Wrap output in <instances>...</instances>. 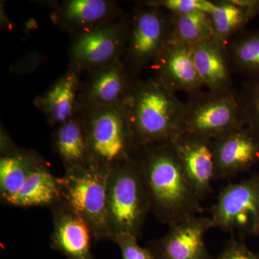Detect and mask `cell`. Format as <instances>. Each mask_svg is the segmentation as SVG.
<instances>
[{"instance_id":"6da1fadb","label":"cell","mask_w":259,"mask_h":259,"mask_svg":"<svg viewBox=\"0 0 259 259\" xmlns=\"http://www.w3.org/2000/svg\"><path fill=\"white\" fill-rule=\"evenodd\" d=\"M136 160L151 212L162 223L170 226L202 212L200 199L186 178L171 141L139 148Z\"/></svg>"},{"instance_id":"7a4b0ae2","label":"cell","mask_w":259,"mask_h":259,"mask_svg":"<svg viewBox=\"0 0 259 259\" xmlns=\"http://www.w3.org/2000/svg\"><path fill=\"white\" fill-rule=\"evenodd\" d=\"M161 80H138L122 104L138 148L171 141L180 132L185 102Z\"/></svg>"},{"instance_id":"3957f363","label":"cell","mask_w":259,"mask_h":259,"mask_svg":"<svg viewBox=\"0 0 259 259\" xmlns=\"http://www.w3.org/2000/svg\"><path fill=\"white\" fill-rule=\"evenodd\" d=\"M110 169L90 166L65 171L58 177L60 202L87 221L94 238L111 240L107 211Z\"/></svg>"},{"instance_id":"277c9868","label":"cell","mask_w":259,"mask_h":259,"mask_svg":"<svg viewBox=\"0 0 259 259\" xmlns=\"http://www.w3.org/2000/svg\"><path fill=\"white\" fill-rule=\"evenodd\" d=\"M80 111L84 118L91 166L112 169L136 157L139 148L122 105Z\"/></svg>"},{"instance_id":"5b68a950","label":"cell","mask_w":259,"mask_h":259,"mask_svg":"<svg viewBox=\"0 0 259 259\" xmlns=\"http://www.w3.org/2000/svg\"><path fill=\"white\" fill-rule=\"evenodd\" d=\"M107 211L111 240L121 234L139 237L151 206L136 157L110 169Z\"/></svg>"},{"instance_id":"8992f818","label":"cell","mask_w":259,"mask_h":259,"mask_svg":"<svg viewBox=\"0 0 259 259\" xmlns=\"http://www.w3.org/2000/svg\"><path fill=\"white\" fill-rule=\"evenodd\" d=\"M245 125L239 93L232 89L189 95L181 123L182 134L214 139Z\"/></svg>"},{"instance_id":"52a82bcc","label":"cell","mask_w":259,"mask_h":259,"mask_svg":"<svg viewBox=\"0 0 259 259\" xmlns=\"http://www.w3.org/2000/svg\"><path fill=\"white\" fill-rule=\"evenodd\" d=\"M169 14L151 1L143 2L129 21L125 66L134 75L151 66L171 39Z\"/></svg>"},{"instance_id":"ba28073f","label":"cell","mask_w":259,"mask_h":259,"mask_svg":"<svg viewBox=\"0 0 259 259\" xmlns=\"http://www.w3.org/2000/svg\"><path fill=\"white\" fill-rule=\"evenodd\" d=\"M209 218L213 228L236 233L241 238L258 235V175L225 187Z\"/></svg>"},{"instance_id":"9c48e42d","label":"cell","mask_w":259,"mask_h":259,"mask_svg":"<svg viewBox=\"0 0 259 259\" xmlns=\"http://www.w3.org/2000/svg\"><path fill=\"white\" fill-rule=\"evenodd\" d=\"M129 21L120 18L74 35L70 47L71 66L78 72L92 71L122 60L128 36Z\"/></svg>"},{"instance_id":"30bf717a","label":"cell","mask_w":259,"mask_h":259,"mask_svg":"<svg viewBox=\"0 0 259 259\" xmlns=\"http://www.w3.org/2000/svg\"><path fill=\"white\" fill-rule=\"evenodd\" d=\"M79 92V110L122 105L137 82L122 60L88 71Z\"/></svg>"},{"instance_id":"8fae6325","label":"cell","mask_w":259,"mask_h":259,"mask_svg":"<svg viewBox=\"0 0 259 259\" xmlns=\"http://www.w3.org/2000/svg\"><path fill=\"white\" fill-rule=\"evenodd\" d=\"M169 227L166 236L149 243L156 259L213 258L204 241L206 233L213 228L210 218L198 214Z\"/></svg>"},{"instance_id":"7c38bea8","label":"cell","mask_w":259,"mask_h":259,"mask_svg":"<svg viewBox=\"0 0 259 259\" xmlns=\"http://www.w3.org/2000/svg\"><path fill=\"white\" fill-rule=\"evenodd\" d=\"M171 141L186 178L202 200L212 193L215 174L212 139L179 133Z\"/></svg>"},{"instance_id":"4fadbf2b","label":"cell","mask_w":259,"mask_h":259,"mask_svg":"<svg viewBox=\"0 0 259 259\" xmlns=\"http://www.w3.org/2000/svg\"><path fill=\"white\" fill-rule=\"evenodd\" d=\"M214 179H226L248 171L259 162V137L247 126L212 139Z\"/></svg>"},{"instance_id":"5bb4252c","label":"cell","mask_w":259,"mask_h":259,"mask_svg":"<svg viewBox=\"0 0 259 259\" xmlns=\"http://www.w3.org/2000/svg\"><path fill=\"white\" fill-rule=\"evenodd\" d=\"M152 66L162 82L175 92L197 93L204 86L192 59L191 46L170 39Z\"/></svg>"},{"instance_id":"9a60e30c","label":"cell","mask_w":259,"mask_h":259,"mask_svg":"<svg viewBox=\"0 0 259 259\" xmlns=\"http://www.w3.org/2000/svg\"><path fill=\"white\" fill-rule=\"evenodd\" d=\"M51 209L54 223L51 248L68 259H94L91 248L93 233L87 221L60 202Z\"/></svg>"},{"instance_id":"2e32d148","label":"cell","mask_w":259,"mask_h":259,"mask_svg":"<svg viewBox=\"0 0 259 259\" xmlns=\"http://www.w3.org/2000/svg\"><path fill=\"white\" fill-rule=\"evenodd\" d=\"M118 5L108 0H68L54 13L58 25L73 35L93 30L121 18Z\"/></svg>"},{"instance_id":"e0dca14e","label":"cell","mask_w":259,"mask_h":259,"mask_svg":"<svg viewBox=\"0 0 259 259\" xmlns=\"http://www.w3.org/2000/svg\"><path fill=\"white\" fill-rule=\"evenodd\" d=\"M80 74L70 67L47 93L35 100L49 125L58 127L79 111Z\"/></svg>"},{"instance_id":"ac0fdd59","label":"cell","mask_w":259,"mask_h":259,"mask_svg":"<svg viewBox=\"0 0 259 259\" xmlns=\"http://www.w3.org/2000/svg\"><path fill=\"white\" fill-rule=\"evenodd\" d=\"M196 71L209 91L232 90L231 65L227 46L214 38L191 46Z\"/></svg>"},{"instance_id":"d6986e66","label":"cell","mask_w":259,"mask_h":259,"mask_svg":"<svg viewBox=\"0 0 259 259\" xmlns=\"http://www.w3.org/2000/svg\"><path fill=\"white\" fill-rule=\"evenodd\" d=\"M53 147L62 161L65 171L91 166L84 118L80 110L58 126L53 134Z\"/></svg>"},{"instance_id":"ffe728a7","label":"cell","mask_w":259,"mask_h":259,"mask_svg":"<svg viewBox=\"0 0 259 259\" xmlns=\"http://www.w3.org/2000/svg\"><path fill=\"white\" fill-rule=\"evenodd\" d=\"M60 202L58 177L44 162L31 172L18 192L6 202L19 207H52Z\"/></svg>"},{"instance_id":"44dd1931","label":"cell","mask_w":259,"mask_h":259,"mask_svg":"<svg viewBox=\"0 0 259 259\" xmlns=\"http://www.w3.org/2000/svg\"><path fill=\"white\" fill-rule=\"evenodd\" d=\"M44 162L37 153L30 150L14 147L1 153L0 196L2 201L6 204L18 192L31 172Z\"/></svg>"},{"instance_id":"7402d4cb","label":"cell","mask_w":259,"mask_h":259,"mask_svg":"<svg viewBox=\"0 0 259 259\" xmlns=\"http://www.w3.org/2000/svg\"><path fill=\"white\" fill-rule=\"evenodd\" d=\"M214 3L215 10L210 14L214 31L213 38L227 46L233 37L243 32L250 20L256 16L251 10L238 4L236 0Z\"/></svg>"},{"instance_id":"603a6c76","label":"cell","mask_w":259,"mask_h":259,"mask_svg":"<svg viewBox=\"0 0 259 259\" xmlns=\"http://www.w3.org/2000/svg\"><path fill=\"white\" fill-rule=\"evenodd\" d=\"M232 71L259 78V30L242 32L227 45Z\"/></svg>"},{"instance_id":"cb8c5ba5","label":"cell","mask_w":259,"mask_h":259,"mask_svg":"<svg viewBox=\"0 0 259 259\" xmlns=\"http://www.w3.org/2000/svg\"><path fill=\"white\" fill-rule=\"evenodd\" d=\"M171 39L187 45L210 40L214 37L210 14L196 12L189 14H170Z\"/></svg>"},{"instance_id":"d4e9b609","label":"cell","mask_w":259,"mask_h":259,"mask_svg":"<svg viewBox=\"0 0 259 259\" xmlns=\"http://www.w3.org/2000/svg\"><path fill=\"white\" fill-rule=\"evenodd\" d=\"M245 125L259 137V78L248 79L239 93Z\"/></svg>"},{"instance_id":"484cf974","label":"cell","mask_w":259,"mask_h":259,"mask_svg":"<svg viewBox=\"0 0 259 259\" xmlns=\"http://www.w3.org/2000/svg\"><path fill=\"white\" fill-rule=\"evenodd\" d=\"M151 2L170 14H189L196 12L211 14L216 8L214 2L207 0H154Z\"/></svg>"},{"instance_id":"4316f807","label":"cell","mask_w":259,"mask_h":259,"mask_svg":"<svg viewBox=\"0 0 259 259\" xmlns=\"http://www.w3.org/2000/svg\"><path fill=\"white\" fill-rule=\"evenodd\" d=\"M137 237L131 234L114 236L112 241L120 247L122 259H156L148 248H143L138 243Z\"/></svg>"},{"instance_id":"83f0119b","label":"cell","mask_w":259,"mask_h":259,"mask_svg":"<svg viewBox=\"0 0 259 259\" xmlns=\"http://www.w3.org/2000/svg\"><path fill=\"white\" fill-rule=\"evenodd\" d=\"M212 259H259V253L250 250L243 241L232 240L227 243L223 251Z\"/></svg>"},{"instance_id":"f1b7e54d","label":"cell","mask_w":259,"mask_h":259,"mask_svg":"<svg viewBox=\"0 0 259 259\" xmlns=\"http://www.w3.org/2000/svg\"><path fill=\"white\" fill-rule=\"evenodd\" d=\"M236 2L249 8L254 13L255 16H259V0H236Z\"/></svg>"}]
</instances>
